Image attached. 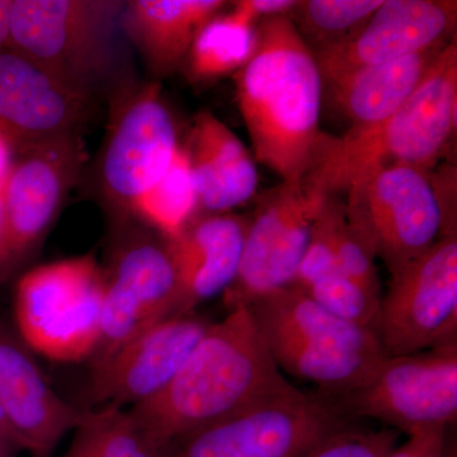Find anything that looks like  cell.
Segmentation results:
<instances>
[{
    "label": "cell",
    "mask_w": 457,
    "mask_h": 457,
    "mask_svg": "<svg viewBox=\"0 0 457 457\" xmlns=\"http://www.w3.org/2000/svg\"><path fill=\"white\" fill-rule=\"evenodd\" d=\"M227 4L222 0H135L125 3L122 29L150 69L167 75L186 62L197 33Z\"/></svg>",
    "instance_id": "21"
},
{
    "label": "cell",
    "mask_w": 457,
    "mask_h": 457,
    "mask_svg": "<svg viewBox=\"0 0 457 457\" xmlns=\"http://www.w3.org/2000/svg\"><path fill=\"white\" fill-rule=\"evenodd\" d=\"M92 107V99L32 60L0 49V134L13 149L77 134Z\"/></svg>",
    "instance_id": "17"
},
{
    "label": "cell",
    "mask_w": 457,
    "mask_h": 457,
    "mask_svg": "<svg viewBox=\"0 0 457 457\" xmlns=\"http://www.w3.org/2000/svg\"><path fill=\"white\" fill-rule=\"evenodd\" d=\"M337 196L327 198L312 227L311 242L300 262L293 286L306 288L339 272L333 237Z\"/></svg>",
    "instance_id": "29"
},
{
    "label": "cell",
    "mask_w": 457,
    "mask_h": 457,
    "mask_svg": "<svg viewBox=\"0 0 457 457\" xmlns=\"http://www.w3.org/2000/svg\"><path fill=\"white\" fill-rule=\"evenodd\" d=\"M12 0H0V49L7 44Z\"/></svg>",
    "instance_id": "36"
},
{
    "label": "cell",
    "mask_w": 457,
    "mask_h": 457,
    "mask_svg": "<svg viewBox=\"0 0 457 457\" xmlns=\"http://www.w3.org/2000/svg\"><path fill=\"white\" fill-rule=\"evenodd\" d=\"M234 11L252 25L264 18L287 14L296 4L294 0H243L234 3Z\"/></svg>",
    "instance_id": "32"
},
{
    "label": "cell",
    "mask_w": 457,
    "mask_h": 457,
    "mask_svg": "<svg viewBox=\"0 0 457 457\" xmlns=\"http://www.w3.org/2000/svg\"><path fill=\"white\" fill-rule=\"evenodd\" d=\"M2 189L12 257L31 251L55 219L84 161L77 134L20 150Z\"/></svg>",
    "instance_id": "16"
},
{
    "label": "cell",
    "mask_w": 457,
    "mask_h": 457,
    "mask_svg": "<svg viewBox=\"0 0 457 457\" xmlns=\"http://www.w3.org/2000/svg\"><path fill=\"white\" fill-rule=\"evenodd\" d=\"M447 44L425 53L357 69L324 84V88L329 92L333 106L351 122V129L378 125L407 101Z\"/></svg>",
    "instance_id": "22"
},
{
    "label": "cell",
    "mask_w": 457,
    "mask_h": 457,
    "mask_svg": "<svg viewBox=\"0 0 457 457\" xmlns=\"http://www.w3.org/2000/svg\"><path fill=\"white\" fill-rule=\"evenodd\" d=\"M255 26L236 11L218 14L197 33L189 50L188 75L207 82L239 71L253 53Z\"/></svg>",
    "instance_id": "23"
},
{
    "label": "cell",
    "mask_w": 457,
    "mask_h": 457,
    "mask_svg": "<svg viewBox=\"0 0 457 457\" xmlns=\"http://www.w3.org/2000/svg\"><path fill=\"white\" fill-rule=\"evenodd\" d=\"M248 228L243 216L216 213L194 219L167 240L179 278L180 314H191L236 281Z\"/></svg>",
    "instance_id": "19"
},
{
    "label": "cell",
    "mask_w": 457,
    "mask_h": 457,
    "mask_svg": "<svg viewBox=\"0 0 457 457\" xmlns=\"http://www.w3.org/2000/svg\"><path fill=\"white\" fill-rule=\"evenodd\" d=\"M236 82L254 158L282 182L302 179L321 135L324 86L314 54L288 14L261 21Z\"/></svg>",
    "instance_id": "2"
},
{
    "label": "cell",
    "mask_w": 457,
    "mask_h": 457,
    "mask_svg": "<svg viewBox=\"0 0 457 457\" xmlns=\"http://www.w3.org/2000/svg\"><path fill=\"white\" fill-rule=\"evenodd\" d=\"M197 207L187 153L179 146L162 179L135 201L131 210L171 240L194 220Z\"/></svg>",
    "instance_id": "25"
},
{
    "label": "cell",
    "mask_w": 457,
    "mask_h": 457,
    "mask_svg": "<svg viewBox=\"0 0 457 457\" xmlns=\"http://www.w3.org/2000/svg\"><path fill=\"white\" fill-rule=\"evenodd\" d=\"M333 237L339 272L365 286L369 290L381 295L375 255L352 228L345 215V203L338 196L336 197Z\"/></svg>",
    "instance_id": "28"
},
{
    "label": "cell",
    "mask_w": 457,
    "mask_h": 457,
    "mask_svg": "<svg viewBox=\"0 0 457 457\" xmlns=\"http://www.w3.org/2000/svg\"><path fill=\"white\" fill-rule=\"evenodd\" d=\"M350 416L411 436L456 422L457 348L387 356L368 380L335 398Z\"/></svg>",
    "instance_id": "11"
},
{
    "label": "cell",
    "mask_w": 457,
    "mask_h": 457,
    "mask_svg": "<svg viewBox=\"0 0 457 457\" xmlns=\"http://www.w3.org/2000/svg\"><path fill=\"white\" fill-rule=\"evenodd\" d=\"M248 309L278 369L333 398L365 383L387 357L372 329L330 314L295 286Z\"/></svg>",
    "instance_id": "5"
},
{
    "label": "cell",
    "mask_w": 457,
    "mask_h": 457,
    "mask_svg": "<svg viewBox=\"0 0 457 457\" xmlns=\"http://www.w3.org/2000/svg\"><path fill=\"white\" fill-rule=\"evenodd\" d=\"M328 197L306 177L267 192L249 220L236 281L222 294L228 312L293 286Z\"/></svg>",
    "instance_id": "10"
},
{
    "label": "cell",
    "mask_w": 457,
    "mask_h": 457,
    "mask_svg": "<svg viewBox=\"0 0 457 457\" xmlns=\"http://www.w3.org/2000/svg\"><path fill=\"white\" fill-rule=\"evenodd\" d=\"M384 0H305L288 12L312 53L332 49L368 22Z\"/></svg>",
    "instance_id": "26"
},
{
    "label": "cell",
    "mask_w": 457,
    "mask_h": 457,
    "mask_svg": "<svg viewBox=\"0 0 457 457\" xmlns=\"http://www.w3.org/2000/svg\"><path fill=\"white\" fill-rule=\"evenodd\" d=\"M102 161V187L116 206L130 209L167 171L179 135L156 84L126 96Z\"/></svg>",
    "instance_id": "13"
},
{
    "label": "cell",
    "mask_w": 457,
    "mask_h": 457,
    "mask_svg": "<svg viewBox=\"0 0 457 457\" xmlns=\"http://www.w3.org/2000/svg\"><path fill=\"white\" fill-rule=\"evenodd\" d=\"M302 290V288H300ZM330 314L372 329L383 295L337 272L303 290Z\"/></svg>",
    "instance_id": "27"
},
{
    "label": "cell",
    "mask_w": 457,
    "mask_h": 457,
    "mask_svg": "<svg viewBox=\"0 0 457 457\" xmlns=\"http://www.w3.org/2000/svg\"><path fill=\"white\" fill-rule=\"evenodd\" d=\"M20 449L13 433L9 429L4 414L0 409V457H11L14 451Z\"/></svg>",
    "instance_id": "34"
},
{
    "label": "cell",
    "mask_w": 457,
    "mask_h": 457,
    "mask_svg": "<svg viewBox=\"0 0 457 457\" xmlns=\"http://www.w3.org/2000/svg\"><path fill=\"white\" fill-rule=\"evenodd\" d=\"M185 150L198 206L224 213L253 196L258 186L253 156L212 112L197 114Z\"/></svg>",
    "instance_id": "20"
},
{
    "label": "cell",
    "mask_w": 457,
    "mask_h": 457,
    "mask_svg": "<svg viewBox=\"0 0 457 457\" xmlns=\"http://www.w3.org/2000/svg\"><path fill=\"white\" fill-rule=\"evenodd\" d=\"M453 0H384L359 31L314 54L323 86L342 75L436 49L456 36Z\"/></svg>",
    "instance_id": "14"
},
{
    "label": "cell",
    "mask_w": 457,
    "mask_h": 457,
    "mask_svg": "<svg viewBox=\"0 0 457 457\" xmlns=\"http://www.w3.org/2000/svg\"><path fill=\"white\" fill-rule=\"evenodd\" d=\"M210 324L191 312L146 328L92 369L90 402L123 409L152 399L170 384Z\"/></svg>",
    "instance_id": "15"
},
{
    "label": "cell",
    "mask_w": 457,
    "mask_h": 457,
    "mask_svg": "<svg viewBox=\"0 0 457 457\" xmlns=\"http://www.w3.org/2000/svg\"><path fill=\"white\" fill-rule=\"evenodd\" d=\"M101 337L90 357L92 369L140 335L146 328L180 314L176 267L167 245L155 240H131L104 272Z\"/></svg>",
    "instance_id": "12"
},
{
    "label": "cell",
    "mask_w": 457,
    "mask_h": 457,
    "mask_svg": "<svg viewBox=\"0 0 457 457\" xmlns=\"http://www.w3.org/2000/svg\"><path fill=\"white\" fill-rule=\"evenodd\" d=\"M62 457H162V450L116 407L84 411Z\"/></svg>",
    "instance_id": "24"
},
{
    "label": "cell",
    "mask_w": 457,
    "mask_h": 457,
    "mask_svg": "<svg viewBox=\"0 0 457 457\" xmlns=\"http://www.w3.org/2000/svg\"><path fill=\"white\" fill-rule=\"evenodd\" d=\"M345 215L395 276L444 236V204L431 173L393 164L347 192Z\"/></svg>",
    "instance_id": "8"
},
{
    "label": "cell",
    "mask_w": 457,
    "mask_h": 457,
    "mask_svg": "<svg viewBox=\"0 0 457 457\" xmlns=\"http://www.w3.org/2000/svg\"><path fill=\"white\" fill-rule=\"evenodd\" d=\"M11 245H9L7 221H5L4 206H3L2 192H0V272L13 264Z\"/></svg>",
    "instance_id": "33"
},
{
    "label": "cell",
    "mask_w": 457,
    "mask_h": 457,
    "mask_svg": "<svg viewBox=\"0 0 457 457\" xmlns=\"http://www.w3.org/2000/svg\"><path fill=\"white\" fill-rule=\"evenodd\" d=\"M123 8L113 0H12L5 46L93 101L122 79Z\"/></svg>",
    "instance_id": "4"
},
{
    "label": "cell",
    "mask_w": 457,
    "mask_h": 457,
    "mask_svg": "<svg viewBox=\"0 0 457 457\" xmlns=\"http://www.w3.org/2000/svg\"><path fill=\"white\" fill-rule=\"evenodd\" d=\"M456 120L455 37L389 119L350 129L339 137L321 132L303 177L328 196H339L387 165H409L431 173L456 130Z\"/></svg>",
    "instance_id": "3"
},
{
    "label": "cell",
    "mask_w": 457,
    "mask_h": 457,
    "mask_svg": "<svg viewBox=\"0 0 457 457\" xmlns=\"http://www.w3.org/2000/svg\"><path fill=\"white\" fill-rule=\"evenodd\" d=\"M104 286V270L90 254L29 270L14 300L21 341L54 362L90 359L101 337Z\"/></svg>",
    "instance_id": "6"
},
{
    "label": "cell",
    "mask_w": 457,
    "mask_h": 457,
    "mask_svg": "<svg viewBox=\"0 0 457 457\" xmlns=\"http://www.w3.org/2000/svg\"><path fill=\"white\" fill-rule=\"evenodd\" d=\"M457 236L444 234L393 276L372 326L386 356L456 345Z\"/></svg>",
    "instance_id": "9"
},
{
    "label": "cell",
    "mask_w": 457,
    "mask_h": 457,
    "mask_svg": "<svg viewBox=\"0 0 457 457\" xmlns=\"http://www.w3.org/2000/svg\"><path fill=\"white\" fill-rule=\"evenodd\" d=\"M13 146L0 134V189L7 179L9 170L13 164Z\"/></svg>",
    "instance_id": "35"
},
{
    "label": "cell",
    "mask_w": 457,
    "mask_h": 457,
    "mask_svg": "<svg viewBox=\"0 0 457 457\" xmlns=\"http://www.w3.org/2000/svg\"><path fill=\"white\" fill-rule=\"evenodd\" d=\"M446 432L447 428L437 427L413 433L386 457H447Z\"/></svg>",
    "instance_id": "31"
},
{
    "label": "cell",
    "mask_w": 457,
    "mask_h": 457,
    "mask_svg": "<svg viewBox=\"0 0 457 457\" xmlns=\"http://www.w3.org/2000/svg\"><path fill=\"white\" fill-rule=\"evenodd\" d=\"M0 409L20 449L35 457H50L83 414L54 392L32 352L2 323Z\"/></svg>",
    "instance_id": "18"
},
{
    "label": "cell",
    "mask_w": 457,
    "mask_h": 457,
    "mask_svg": "<svg viewBox=\"0 0 457 457\" xmlns=\"http://www.w3.org/2000/svg\"><path fill=\"white\" fill-rule=\"evenodd\" d=\"M296 389L270 356L248 308L212 323L170 384L129 409L159 449Z\"/></svg>",
    "instance_id": "1"
},
{
    "label": "cell",
    "mask_w": 457,
    "mask_h": 457,
    "mask_svg": "<svg viewBox=\"0 0 457 457\" xmlns=\"http://www.w3.org/2000/svg\"><path fill=\"white\" fill-rule=\"evenodd\" d=\"M394 429H361L347 427L303 457H386L398 446Z\"/></svg>",
    "instance_id": "30"
},
{
    "label": "cell",
    "mask_w": 457,
    "mask_h": 457,
    "mask_svg": "<svg viewBox=\"0 0 457 457\" xmlns=\"http://www.w3.org/2000/svg\"><path fill=\"white\" fill-rule=\"evenodd\" d=\"M335 398L295 389L197 429L162 449V457H303L350 427Z\"/></svg>",
    "instance_id": "7"
}]
</instances>
